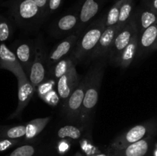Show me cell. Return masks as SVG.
<instances>
[{"instance_id":"22","label":"cell","mask_w":157,"mask_h":156,"mask_svg":"<svg viewBox=\"0 0 157 156\" xmlns=\"http://www.w3.org/2000/svg\"><path fill=\"white\" fill-rule=\"evenodd\" d=\"M149 148L148 139L140 140L123 148L126 156H144L147 154Z\"/></svg>"},{"instance_id":"23","label":"cell","mask_w":157,"mask_h":156,"mask_svg":"<svg viewBox=\"0 0 157 156\" xmlns=\"http://www.w3.org/2000/svg\"><path fill=\"white\" fill-rule=\"evenodd\" d=\"M84 125L76 126L73 125H67L61 127L58 130V136L61 139H71L77 140L81 138Z\"/></svg>"},{"instance_id":"26","label":"cell","mask_w":157,"mask_h":156,"mask_svg":"<svg viewBox=\"0 0 157 156\" xmlns=\"http://www.w3.org/2000/svg\"><path fill=\"white\" fill-rule=\"evenodd\" d=\"M12 26L6 18L0 15V42L8 41L12 35Z\"/></svg>"},{"instance_id":"36","label":"cell","mask_w":157,"mask_h":156,"mask_svg":"<svg viewBox=\"0 0 157 156\" xmlns=\"http://www.w3.org/2000/svg\"><path fill=\"white\" fill-rule=\"evenodd\" d=\"M154 156H157V145H156V150H155Z\"/></svg>"},{"instance_id":"18","label":"cell","mask_w":157,"mask_h":156,"mask_svg":"<svg viewBox=\"0 0 157 156\" xmlns=\"http://www.w3.org/2000/svg\"><path fill=\"white\" fill-rule=\"evenodd\" d=\"M50 120L51 117H43L29 121L25 124L26 133L23 138H25V140H32L35 139L44 130Z\"/></svg>"},{"instance_id":"3","label":"cell","mask_w":157,"mask_h":156,"mask_svg":"<svg viewBox=\"0 0 157 156\" xmlns=\"http://www.w3.org/2000/svg\"><path fill=\"white\" fill-rule=\"evenodd\" d=\"M87 80L88 74L87 73L86 76L80 81L77 88L74 90L73 93L64 103V114L69 122L79 124Z\"/></svg>"},{"instance_id":"33","label":"cell","mask_w":157,"mask_h":156,"mask_svg":"<svg viewBox=\"0 0 157 156\" xmlns=\"http://www.w3.org/2000/svg\"><path fill=\"white\" fill-rule=\"evenodd\" d=\"M69 148V145L67 144V142H64V141H62L59 143V145H58V150H59L60 152H65Z\"/></svg>"},{"instance_id":"25","label":"cell","mask_w":157,"mask_h":156,"mask_svg":"<svg viewBox=\"0 0 157 156\" xmlns=\"http://www.w3.org/2000/svg\"><path fill=\"white\" fill-rule=\"evenodd\" d=\"M124 0H118L110 9L105 18V27H111L117 24L119 19L120 10Z\"/></svg>"},{"instance_id":"9","label":"cell","mask_w":157,"mask_h":156,"mask_svg":"<svg viewBox=\"0 0 157 156\" xmlns=\"http://www.w3.org/2000/svg\"><path fill=\"white\" fill-rule=\"evenodd\" d=\"M79 37V35L75 33L67 36L65 39L57 44L49 54L47 55L48 67H52L54 64L68 55L71 50H74Z\"/></svg>"},{"instance_id":"35","label":"cell","mask_w":157,"mask_h":156,"mask_svg":"<svg viewBox=\"0 0 157 156\" xmlns=\"http://www.w3.org/2000/svg\"><path fill=\"white\" fill-rule=\"evenodd\" d=\"M157 50V39H156V43H155L154 47H153V50Z\"/></svg>"},{"instance_id":"1","label":"cell","mask_w":157,"mask_h":156,"mask_svg":"<svg viewBox=\"0 0 157 156\" xmlns=\"http://www.w3.org/2000/svg\"><path fill=\"white\" fill-rule=\"evenodd\" d=\"M104 68L105 63L100 61L87 72L88 80L79 120L81 125L84 126L90 121L98 104L100 89L104 74Z\"/></svg>"},{"instance_id":"27","label":"cell","mask_w":157,"mask_h":156,"mask_svg":"<svg viewBox=\"0 0 157 156\" xmlns=\"http://www.w3.org/2000/svg\"><path fill=\"white\" fill-rule=\"evenodd\" d=\"M35 153V148L30 145H24L15 148L9 156H32Z\"/></svg>"},{"instance_id":"30","label":"cell","mask_w":157,"mask_h":156,"mask_svg":"<svg viewBox=\"0 0 157 156\" xmlns=\"http://www.w3.org/2000/svg\"><path fill=\"white\" fill-rule=\"evenodd\" d=\"M18 139H0V152L9 149L18 143Z\"/></svg>"},{"instance_id":"5","label":"cell","mask_w":157,"mask_h":156,"mask_svg":"<svg viewBox=\"0 0 157 156\" xmlns=\"http://www.w3.org/2000/svg\"><path fill=\"white\" fill-rule=\"evenodd\" d=\"M12 14L21 27H27L41 18L39 8L34 0H19L12 8Z\"/></svg>"},{"instance_id":"14","label":"cell","mask_w":157,"mask_h":156,"mask_svg":"<svg viewBox=\"0 0 157 156\" xmlns=\"http://www.w3.org/2000/svg\"><path fill=\"white\" fill-rule=\"evenodd\" d=\"M79 24V18L75 14H67L57 21L53 28L54 36L58 38L76 33Z\"/></svg>"},{"instance_id":"21","label":"cell","mask_w":157,"mask_h":156,"mask_svg":"<svg viewBox=\"0 0 157 156\" xmlns=\"http://www.w3.org/2000/svg\"><path fill=\"white\" fill-rule=\"evenodd\" d=\"M26 127L25 125L0 126V139H18L25 136Z\"/></svg>"},{"instance_id":"31","label":"cell","mask_w":157,"mask_h":156,"mask_svg":"<svg viewBox=\"0 0 157 156\" xmlns=\"http://www.w3.org/2000/svg\"><path fill=\"white\" fill-rule=\"evenodd\" d=\"M38 7L41 11V16H44L48 12V6L49 0H34Z\"/></svg>"},{"instance_id":"12","label":"cell","mask_w":157,"mask_h":156,"mask_svg":"<svg viewBox=\"0 0 157 156\" xmlns=\"http://www.w3.org/2000/svg\"><path fill=\"white\" fill-rule=\"evenodd\" d=\"M0 68L12 72L16 77L25 72L15 52L11 50L5 43L0 44Z\"/></svg>"},{"instance_id":"19","label":"cell","mask_w":157,"mask_h":156,"mask_svg":"<svg viewBox=\"0 0 157 156\" xmlns=\"http://www.w3.org/2000/svg\"><path fill=\"white\" fill-rule=\"evenodd\" d=\"M76 60L73 57V54L70 56H67L54 64L52 67V79L56 80L58 81V79L61 77L63 75L69 71L76 64Z\"/></svg>"},{"instance_id":"8","label":"cell","mask_w":157,"mask_h":156,"mask_svg":"<svg viewBox=\"0 0 157 156\" xmlns=\"http://www.w3.org/2000/svg\"><path fill=\"white\" fill-rule=\"evenodd\" d=\"M16 78L18 80V106L9 119L18 118L21 116L22 111L30 102L36 91V89L32 86L25 72Z\"/></svg>"},{"instance_id":"20","label":"cell","mask_w":157,"mask_h":156,"mask_svg":"<svg viewBox=\"0 0 157 156\" xmlns=\"http://www.w3.org/2000/svg\"><path fill=\"white\" fill-rule=\"evenodd\" d=\"M157 20V14L151 9L144 10L140 14L137 19L135 20L138 32L141 33L149 27L156 24Z\"/></svg>"},{"instance_id":"2","label":"cell","mask_w":157,"mask_h":156,"mask_svg":"<svg viewBox=\"0 0 157 156\" xmlns=\"http://www.w3.org/2000/svg\"><path fill=\"white\" fill-rule=\"evenodd\" d=\"M105 27V18H101L89 26L84 33L79 37L72 54L76 61H81L85 57L91 55L104 32Z\"/></svg>"},{"instance_id":"16","label":"cell","mask_w":157,"mask_h":156,"mask_svg":"<svg viewBox=\"0 0 157 156\" xmlns=\"http://www.w3.org/2000/svg\"><path fill=\"white\" fill-rule=\"evenodd\" d=\"M157 39V24H153L139 34L137 55L141 56L152 51Z\"/></svg>"},{"instance_id":"4","label":"cell","mask_w":157,"mask_h":156,"mask_svg":"<svg viewBox=\"0 0 157 156\" xmlns=\"http://www.w3.org/2000/svg\"><path fill=\"white\" fill-rule=\"evenodd\" d=\"M47 54L44 50V43L41 36L38 38L35 44V57L30 70L29 79L32 86L37 88L38 85L45 81Z\"/></svg>"},{"instance_id":"13","label":"cell","mask_w":157,"mask_h":156,"mask_svg":"<svg viewBox=\"0 0 157 156\" xmlns=\"http://www.w3.org/2000/svg\"><path fill=\"white\" fill-rule=\"evenodd\" d=\"M14 52L21 64L25 73L29 77L35 57V45L32 42L22 41L17 44Z\"/></svg>"},{"instance_id":"10","label":"cell","mask_w":157,"mask_h":156,"mask_svg":"<svg viewBox=\"0 0 157 156\" xmlns=\"http://www.w3.org/2000/svg\"><path fill=\"white\" fill-rule=\"evenodd\" d=\"M118 32L119 29L117 25L106 28L98 41V45L90 56V59L94 60L109 56Z\"/></svg>"},{"instance_id":"29","label":"cell","mask_w":157,"mask_h":156,"mask_svg":"<svg viewBox=\"0 0 157 156\" xmlns=\"http://www.w3.org/2000/svg\"><path fill=\"white\" fill-rule=\"evenodd\" d=\"M42 99L44 102L48 103L49 105L56 106L57 104L59 102L60 97L58 92H55V90H53L51 92H49L47 95H45V96L42 98Z\"/></svg>"},{"instance_id":"38","label":"cell","mask_w":157,"mask_h":156,"mask_svg":"<svg viewBox=\"0 0 157 156\" xmlns=\"http://www.w3.org/2000/svg\"><path fill=\"white\" fill-rule=\"evenodd\" d=\"M156 24H157V20H156Z\"/></svg>"},{"instance_id":"32","label":"cell","mask_w":157,"mask_h":156,"mask_svg":"<svg viewBox=\"0 0 157 156\" xmlns=\"http://www.w3.org/2000/svg\"><path fill=\"white\" fill-rule=\"evenodd\" d=\"M63 0H49L47 13H52L55 12L61 5Z\"/></svg>"},{"instance_id":"7","label":"cell","mask_w":157,"mask_h":156,"mask_svg":"<svg viewBox=\"0 0 157 156\" xmlns=\"http://www.w3.org/2000/svg\"><path fill=\"white\" fill-rule=\"evenodd\" d=\"M155 128L156 125L152 122H146L134 125L117 138L114 146L123 149L134 142L145 139L150 132L155 130Z\"/></svg>"},{"instance_id":"37","label":"cell","mask_w":157,"mask_h":156,"mask_svg":"<svg viewBox=\"0 0 157 156\" xmlns=\"http://www.w3.org/2000/svg\"><path fill=\"white\" fill-rule=\"evenodd\" d=\"M96 156H106L105 154H98V155H96Z\"/></svg>"},{"instance_id":"15","label":"cell","mask_w":157,"mask_h":156,"mask_svg":"<svg viewBox=\"0 0 157 156\" xmlns=\"http://www.w3.org/2000/svg\"><path fill=\"white\" fill-rule=\"evenodd\" d=\"M100 9V3L98 0H85L81 6L79 13V24L76 33L80 36V33L86 25L91 21L92 18L98 14Z\"/></svg>"},{"instance_id":"17","label":"cell","mask_w":157,"mask_h":156,"mask_svg":"<svg viewBox=\"0 0 157 156\" xmlns=\"http://www.w3.org/2000/svg\"><path fill=\"white\" fill-rule=\"evenodd\" d=\"M138 39H139V32H136L132 38L130 42L121 54L117 66H120L121 68H127L131 64L137 55Z\"/></svg>"},{"instance_id":"24","label":"cell","mask_w":157,"mask_h":156,"mask_svg":"<svg viewBox=\"0 0 157 156\" xmlns=\"http://www.w3.org/2000/svg\"><path fill=\"white\" fill-rule=\"evenodd\" d=\"M133 9V0H124L120 10L119 19H118L117 27L118 29H121L131 18V12Z\"/></svg>"},{"instance_id":"34","label":"cell","mask_w":157,"mask_h":156,"mask_svg":"<svg viewBox=\"0 0 157 156\" xmlns=\"http://www.w3.org/2000/svg\"><path fill=\"white\" fill-rule=\"evenodd\" d=\"M150 9L157 14V0H153L150 5Z\"/></svg>"},{"instance_id":"6","label":"cell","mask_w":157,"mask_h":156,"mask_svg":"<svg viewBox=\"0 0 157 156\" xmlns=\"http://www.w3.org/2000/svg\"><path fill=\"white\" fill-rule=\"evenodd\" d=\"M136 32H138V30L135 19L133 18H130V21L122 28L120 29L109 54V58L112 63L116 65L117 64L121 54L130 42Z\"/></svg>"},{"instance_id":"11","label":"cell","mask_w":157,"mask_h":156,"mask_svg":"<svg viewBox=\"0 0 157 156\" xmlns=\"http://www.w3.org/2000/svg\"><path fill=\"white\" fill-rule=\"evenodd\" d=\"M80 81L81 80L75 66L58 80L57 92L59 95L60 99H62L64 103L73 93L74 90L77 88Z\"/></svg>"},{"instance_id":"28","label":"cell","mask_w":157,"mask_h":156,"mask_svg":"<svg viewBox=\"0 0 157 156\" xmlns=\"http://www.w3.org/2000/svg\"><path fill=\"white\" fill-rule=\"evenodd\" d=\"M55 87V80L52 79L48 81H44L40 85L37 87L36 90L38 91V94L42 99L45 95H47L49 92L54 90Z\"/></svg>"}]
</instances>
